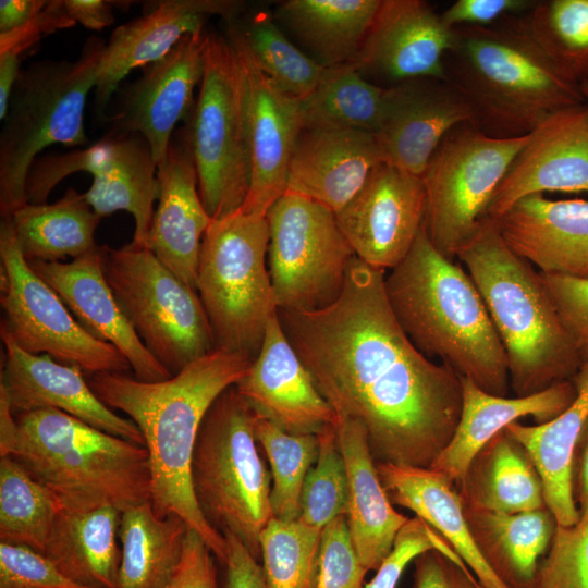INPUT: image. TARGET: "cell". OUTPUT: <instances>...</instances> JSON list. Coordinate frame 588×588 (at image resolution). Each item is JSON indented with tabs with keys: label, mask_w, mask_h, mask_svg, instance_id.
<instances>
[{
	"label": "cell",
	"mask_w": 588,
	"mask_h": 588,
	"mask_svg": "<svg viewBox=\"0 0 588 588\" xmlns=\"http://www.w3.org/2000/svg\"><path fill=\"white\" fill-rule=\"evenodd\" d=\"M367 569L353 546L346 516H339L322 529L316 588H364Z\"/></svg>",
	"instance_id": "48"
},
{
	"label": "cell",
	"mask_w": 588,
	"mask_h": 588,
	"mask_svg": "<svg viewBox=\"0 0 588 588\" xmlns=\"http://www.w3.org/2000/svg\"><path fill=\"white\" fill-rule=\"evenodd\" d=\"M106 42L89 37L78 58L41 60L22 69L0 133V213L27 204L28 170L45 148L86 146L84 111Z\"/></svg>",
	"instance_id": "7"
},
{
	"label": "cell",
	"mask_w": 588,
	"mask_h": 588,
	"mask_svg": "<svg viewBox=\"0 0 588 588\" xmlns=\"http://www.w3.org/2000/svg\"><path fill=\"white\" fill-rule=\"evenodd\" d=\"M27 261L54 262L79 258L97 247L95 232L101 220L84 194L70 187L52 204H25L9 218Z\"/></svg>",
	"instance_id": "38"
},
{
	"label": "cell",
	"mask_w": 588,
	"mask_h": 588,
	"mask_svg": "<svg viewBox=\"0 0 588 588\" xmlns=\"http://www.w3.org/2000/svg\"><path fill=\"white\" fill-rule=\"evenodd\" d=\"M253 360L245 354L213 350L171 378L154 382L126 373H85L98 399L126 414L140 430L149 456L155 512L180 516L221 564L226 558V540L198 507L192 487V457L209 407L245 377Z\"/></svg>",
	"instance_id": "2"
},
{
	"label": "cell",
	"mask_w": 588,
	"mask_h": 588,
	"mask_svg": "<svg viewBox=\"0 0 588 588\" xmlns=\"http://www.w3.org/2000/svg\"><path fill=\"white\" fill-rule=\"evenodd\" d=\"M255 437L270 464L273 517L297 520L304 482L318 454L317 434L290 433L256 413Z\"/></svg>",
	"instance_id": "41"
},
{
	"label": "cell",
	"mask_w": 588,
	"mask_h": 588,
	"mask_svg": "<svg viewBox=\"0 0 588 588\" xmlns=\"http://www.w3.org/2000/svg\"><path fill=\"white\" fill-rule=\"evenodd\" d=\"M47 0H1L0 34L14 29L37 15Z\"/></svg>",
	"instance_id": "59"
},
{
	"label": "cell",
	"mask_w": 588,
	"mask_h": 588,
	"mask_svg": "<svg viewBox=\"0 0 588 588\" xmlns=\"http://www.w3.org/2000/svg\"><path fill=\"white\" fill-rule=\"evenodd\" d=\"M505 243L538 271L588 279V200L530 195L495 220Z\"/></svg>",
	"instance_id": "26"
},
{
	"label": "cell",
	"mask_w": 588,
	"mask_h": 588,
	"mask_svg": "<svg viewBox=\"0 0 588 588\" xmlns=\"http://www.w3.org/2000/svg\"><path fill=\"white\" fill-rule=\"evenodd\" d=\"M198 189L211 219L237 211L249 188L244 87L228 36L207 33L205 68L188 121Z\"/></svg>",
	"instance_id": "11"
},
{
	"label": "cell",
	"mask_w": 588,
	"mask_h": 588,
	"mask_svg": "<svg viewBox=\"0 0 588 588\" xmlns=\"http://www.w3.org/2000/svg\"><path fill=\"white\" fill-rule=\"evenodd\" d=\"M463 406L455 432L431 469L455 487L462 482L474 456L500 431L525 417L537 425L558 417L573 402L576 390L571 380L527 396H498L461 377Z\"/></svg>",
	"instance_id": "28"
},
{
	"label": "cell",
	"mask_w": 588,
	"mask_h": 588,
	"mask_svg": "<svg viewBox=\"0 0 588 588\" xmlns=\"http://www.w3.org/2000/svg\"><path fill=\"white\" fill-rule=\"evenodd\" d=\"M413 562V588H479L478 580L453 550L431 549Z\"/></svg>",
	"instance_id": "53"
},
{
	"label": "cell",
	"mask_w": 588,
	"mask_h": 588,
	"mask_svg": "<svg viewBox=\"0 0 588 588\" xmlns=\"http://www.w3.org/2000/svg\"><path fill=\"white\" fill-rule=\"evenodd\" d=\"M586 107L588 108V81L579 84Z\"/></svg>",
	"instance_id": "60"
},
{
	"label": "cell",
	"mask_w": 588,
	"mask_h": 588,
	"mask_svg": "<svg viewBox=\"0 0 588 588\" xmlns=\"http://www.w3.org/2000/svg\"><path fill=\"white\" fill-rule=\"evenodd\" d=\"M536 588H588V517L558 525L539 563Z\"/></svg>",
	"instance_id": "46"
},
{
	"label": "cell",
	"mask_w": 588,
	"mask_h": 588,
	"mask_svg": "<svg viewBox=\"0 0 588 588\" xmlns=\"http://www.w3.org/2000/svg\"><path fill=\"white\" fill-rule=\"evenodd\" d=\"M384 278L385 270L354 256L332 304L278 315L336 418L365 428L376 463L430 468L460 421L462 380L412 343L390 307Z\"/></svg>",
	"instance_id": "1"
},
{
	"label": "cell",
	"mask_w": 588,
	"mask_h": 588,
	"mask_svg": "<svg viewBox=\"0 0 588 588\" xmlns=\"http://www.w3.org/2000/svg\"><path fill=\"white\" fill-rule=\"evenodd\" d=\"M573 402L554 419L540 425L515 421L505 429L527 450L543 483L546 506L559 526L579 520L571 490V458L577 437L588 418V360L571 379Z\"/></svg>",
	"instance_id": "33"
},
{
	"label": "cell",
	"mask_w": 588,
	"mask_h": 588,
	"mask_svg": "<svg viewBox=\"0 0 588 588\" xmlns=\"http://www.w3.org/2000/svg\"><path fill=\"white\" fill-rule=\"evenodd\" d=\"M431 549L453 550L426 522L417 516L409 518L399 531L392 551L364 588H396L406 566L419 554Z\"/></svg>",
	"instance_id": "50"
},
{
	"label": "cell",
	"mask_w": 588,
	"mask_h": 588,
	"mask_svg": "<svg viewBox=\"0 0 588 588\" xmlns=\"http://www.w3.org/2000/svg\"><path fill=\"white\" fill-rule=\"evenodd\" d=\"M226 540V558L222 588H269L262 566L245 544L230 532Z\"/></svg>",
	"instance_id": "56"
},
{
	"label": "cell",
	"mask_w": 588,
	"mask_h": 588,
	"mask_svg": "<svg viewBox=\"0 0 588 588\" xmlns=\"http://www.w3.org/2000/svg\"><path fill=\"white\" fill-rule=\"evenodd\" d=\"M335 428L348 479L351 539L362 565L377 571L409 518L393 507L380 481L365 428L347 418H336Z\"/></svg>",
	"instance_id": "29"
},
{
	"label": "cell",
	"mask_w": 588,
	"mask_h": 588,
	"mask_svg": "<svg viewBox=\"0 0 588 588\" xmlns=\"http://www.w3.org/2000/svg\"><path fill=\"white\" fill-rule=\"evenodd\" d=\"M384 289L418 351L481 390L507 395L506 354L483 299L465 268L432 245L425 223L408 254L385 275Z\"/></svg>",
	"instance_id": "3"
},
{
	"label": "cell",
	"mask_w": 588,
	"mask_h": 588,
	"mask_svg": "<svg viewBox=\"0 0 588 588\" xmlns=\"http://www.w3.org/2000/svg\"><path fill=\"white\" fill-rule=\"evenodd\" d=\"M541 277L576 343L583 363L588 360V279L547 273H541Z\"/></svg>",
	"instance_id": "51"
},
{
	"label": "cell",
	"mask_w": 588,
	"mask_h": 588,
	"mask_svg": "<svg viewBox=\"0 0 588 588\" xmlns=\"http://www.w3.org/2000/svg\"><path fill=\"white\" fill-rule=\"evenodd\" d=\"M527 137L495 138L463 123L442 138L420 177L426 193L425 229L443 256L455 260L474 234Z\"/></svg>",
	"instance_id": "12"
},
{
	"label": "cell",
	"mask_w": 588,
	"mask_h": 588,
	"mask_svg": "<svg viewBox=\"0 0 588 588\" xmlns=\"http://www.w3.org/2000/svg\"><path fill=\"white\" fill-rule=\"evenodd\" d=\"M244 3L235 0H166L148 12L118 26L102 52L95 86L99 112L120 82L134 69L162 59L186 35L205 30L212 15L228 23L236 21Z\"/></svg>",
	"instance_id": "23"
},
{
	"label": "cell",
	"mask_w": 588,
	"mask_h": 588,
	"mask_svg": "<svg viewBox=\"0 0 588 588\" xmlns=\"http://www.w3.org/2000/svg\"><path fill=\"white\" fill-rule=\"evenodd\" d=\"M229 24L226 36L243 76L249 156V188L240 210L266 216L286 192L289 163L302 131L299 100L272 83L256 63L240 27Z\"/></svg>",
	"instance_id": "15"
},
{
	"label": "cell",
	"mask_w": 588,
	"mask_h": 588,
	"mask_svg": "<svg viewBox=\"0 0 588 588\" xmlns=\"http://www.w3.org/2000/svg\"><path fill=\"white\" fill-rule=\"evenodd\" d=\"M454 29L424 0H381L354 64L359 72L387 83L445 78L444 59Z\"/></svg>",
	"instance_id": "19"
},
{
	"label": "cell",
	"mask_w": 588,
	"mask_h": 588,
	"mask_svg": "<svg viewBox=\"0 0 588 588\" xmlns=\"http://www.w3.org/2000/svg\"><path fill=\"white\" fill-rule=\"evenodd\" d=\"M392 503L406 507L440 534L483 588H507L480 554L468 528L456 487L431 468L376 463Z\"/></svg>",
	"instance_id": "30"
},
{
	"label": "cell",
	"mask_w": 588,
	"mask_h": 588,
	"mask_svg": "<svg viewBox=\"0 0 588 588\" xmlns=\"http://www.w3.org/2000/svg\"><path fill=\"white\" fill-rule=\"evenodd\" d=\"M529 29L571 81H588V0H537L526 14Z\"/></svg>",
	"instance_id": "42"
},
{
	"label": "cell",
	"mask_w": 588,
	"mask_h": 588,
	"mask_svg": "<svg viewBox=\"0 0 588 588\" xmlns=\"http://www.w3.org/2000/svg\"><path fill=\"white\" fill-rule=\"evenodd\" d=\"M571 490L579 519L588 517V418L577 437L572 453Z\"/></svg>",
	"instance_id": "57"
},
{
	"label": "cell",
	"mask_w": 588,
	"mask_h": 588,
	"mask_svg": "<svg viewBox=\"0 0 588 588\" xmlns=\"http://www.w3.org/2000/svg\"><path fill=\"white\" fill-rule=\"evenodd\" d=\"M103 273L139 340L172 376L216 350L197 291L150 249L105 245Z\"/></svg>",
	"instance_id": "10"
},
{
	"label": "cell",
	"mask_w": 588,
	"mask_h": 588,
	"mask_svg": "<svg viewBox=\"0 0 588 588\" xmlns=\"http://www.w3.org/2000/svg\"><path fill=\"white\" fill-rule=\"evenodd\" d=\"M112 148L106 162L93 174L84 196L102 217L124 210L134 218L131 244L148 248L149 231L158 200L157 166L147 140L139 134L110 132Z\"/></svg>",
	"instance_id": "35"
},
{
	"label": "cell",
	"mask_w": 588,
	"mask_h": 588,
	"mask_svg": "<svg viewBox=\"0 0 588 588\" xmlns=\"http://www.w3.org/2000/svg\"><path fill=\"white\" fill-rule=\"evenodd\" d=\"M546 192L588 193V108L560 110L528 134L487 215L498 220L519 199Z\"/></svg>",
	"instance_id": "18"
},
{
	"label": "cell",
	"mask_w": 588,
	"mask_h": 588,
	"mask_svg": "<svg viewBox=\"0 0 588 588\" xmlns=\"http://www.w3.org/2000/svg\"><path fill=\"white\" fill-rule=\"evenodd\" d=\"M385 87L365 78L354 63L328 66L318 86L299 100L302 130L377 131Z\"/></svg>",
	"instance_id": "39"
},
{
	"label": "cell",
	"mask_w": 588,
	"mask_h": 588,
	"mask_svg": "<svg viewBox=\"0 0 588 588\" xmlns=\"http://www.w3.org/2000/svg\"><path fill=\"white\" fill-rule=\"evenodd\" d=\"M381 0H287L277 17L326 66L354 63Z\"/></svg>",
	"instance_id": "37"
},
{
	"label": "cell",
	"mask_w": 588,
	"mask_h": 588,
	"mask_svg": "<svg viewBox=\"0 0 588 588\" xmlns=\"http://www.w3.org/2000/svg\"><path fill=\"white\" fill-rule=\"evenodd\" d=\"M456 258L479 291L504 347L515 396L571 380L583 364L538 271L503 240L495 220L483 217Z\"/></svg>",
	"instance_id": "6"
},
{
	"label": "cell",
	"mask_w": 588,
	"mask_h": 588,
	"mask_svg": "<svg viewBox=\"0 0 588 588\" xmlns=\"http://www.w3.org/2000/svg\"><path fill=\"white\" fill-rule=\"evenodd\" d=\"M76 23L65 9L64 0H49L46 7L25 24L0 34V60L19 63L45 36Z\"/></svg>",
	"instance_id": "52"
},
{
	"label": "cell",
	"mask_w": 588,
	"mask_h": 588,
	"mask_svg": "<svg viewBox=\"0 0 588 588\" xmlns=\"http://www.w3.org/2000/svg\"><path fill=\"white\" fill-rule=\"evenodd\" d=\"M111 148L112 138L108 134L105 138L83 149L36 158L26 176L27 203L46 204L52 189L73 173L88 172L93 175L106 162Z\"/></svg>",
	"instance_id": "47"
},
{
	"label": "cell",
	"mask_w": 588,
	"mask_h": 588,
	"mask_svg": "<svg viewBox=\"0 0 588 588\" xmlns=\"http://www.w3.org/2000/svg\"><path fill=\"white\" fill-rule=\"evenodd\" d=\"M445 79L467 102L474 126L495 138L530 134L551 114L585 103L534 38L526 14L488 27H456Z\"/></svg>",
	"instance_id": "5"
},
{
	"label": "cell",
	"mask_w": 588,
	"mask_h": 588,
	"mask_svg": "<svg viewBox=\"0 0 588 588\" xmlns=\"http://www.w3.org/2000/svg\"><path fill=\"white\" fill-rule=\"evenodd\" d=\"M0 452L46 488L60 509L112 505L123 512L150 501L145 445L58 409L13 415L0 400Z\"/></svg>",
	"instance_id": "4"
},
{
	"label": "cell",
	"mask_w": 588,
	"mask_h": 588,
	"mask_svg": "<svg viewBox=\"0 0 588 588\" xmlns=\"http://www.w3.org/2000/svg\"><path fill=\"white\" fill-rule=\"evenodd\" d=\"M322 529L272 517L260 539L262 571L269 588H316Z\"/></svg>",
	"instance_id": "44"
},
{
	"label": "cell",
	"mask_w": 588,
	"mask_h": 588,
	"mask_svg": "<svg viewBox=\"0 0 588 588\" xmlns=\"http://www.w3.org/2000/svg\"><path fill=\"white\" fill-rule=\"evenodd\" d=\"M474 125L467 102L445 78L424 77L385 87L375 136L385 163L421 176L445 134Z\"/></svg>",
	"instance_id": "20"
},
{
	"label": "cell",
	"mask_w": 588,
	"mask_h": 588,
	"mask_svg": "<svg viewBox=\"0 0 588 588\" xmlns=\"http://www.w3.org/2000/svg\"><path fill=\"white\" fill-rule=\"evenodd\" d=\"M112 3L108 0H64L65 9L75 23L96 32L113 24Z\"/></svg>",
	"instance_id": "58"
},
{
	"label": "cell",
	"mask_w": 588,
	"mask_h": 588,
	"mask_svg": "<svg viewBox=\"0 0 588 588\" xmlns=\"http://www.w3.org/2000/svg\"><path fill=\"white\" fill-rule=\"evenodd\" d=\"M266 216L237 210L212 219L199 252L196 291L216 350L255 359L278 311L267 264Z\"/></svg>",
	"instance_id": "9"
},
{
	"label": "cell",
	"mask_w": 588,
	"mask_h": 588,
	"mask_svg": "<svg viewBox=\"0 0 588 588\" xmlns=\"http://www.w3.org/2000/svg\"><path fill=\"white\" fill-rule=\"evenodd\" d=\"M103 252L105 245H97L70 262L32 260L28 264L88 333L121 352L135 378L150 382L171 378L145 347L118 305L105 278Z\"/></svg>",
	"instance_id": "24"
},
{
	"label": "cell",
	"mask_w": 588,
	"mask_h": 588,
	"mask_svg": "<svg viewBox=\"0 0 588 588\" xmlns=\"http://www.w3.org/2000/svg\"><path fill=\"white\" fill-rule=\"evenodd\" d=\"M207 32L184 36L162 59L145 66L143 75L122 93L120 110L109 117L112 132L139 134L159 168L180 121L193 115L195 87L205 68Z\"/></svg>",
	"instance_id": "17"
},
{
	"label": "cell",
	"mask_w": 588,
	"mask_h": 588,
	"mask_svg": "<svg viewBox=\"0 0 588 588\" xmlns=\"http://www.w3.org/2000/svg\"><path fill=\"white\" fill-rule=\"evenodd\" d=\"M537 0H456L442 13L444 24L456 27H488L516 15L527 14Z\"/></svg>",
	"instance_id": "54"
},
{
	"label": "cell",
	"mask_w": 588,
	"mask_h": 588,
	"mask_svg": "<svg viewBox=\"0 0 588 588\" xmlns=\"http://www.w3.org/2000/svg\"><path fill=\"white\" fill-rule=\"evenodd\" d=\"M426 216L420 176L382 162L358 193L338 212L336 223L355 256L391 270L411 250Z\"/></svg>",
	"instance_id": "16"
},
{
	"label": "cell",
	"mask_w": 588,
	"mask_h": 588,
	"mask_svg": "<svg viewBox=\"0 0 588 588\" xmlns=\"http://www.w3.org/2000/svg\"><path fill=\"white\" fill-rule=\"evenodd\" d=\"M267 264L278 310H317L341 294L355 256L335 213L285 192L267 211Z\"/></svg>",
	"instance_id": "13"
},
{
	"label": "cell",
	"mask_w": 588,
	"mask_h": 588,
	"mask_svg": "<svg viewBox=\"0 0 588 588\" xmlns=\"http://www.w3.org/2000/svg\"><path fill=\"white\" fill-rule=\"evenodd\" d=\"M473 539L483 560L507 588H536L541 559L547 553L558 522L542 509L497 513L464 505Z\"/></svg>",
	"instance_id": "31"
},
{
	"label": "cell",
	"mask_w": 588,
	"mask_h": 588,
	"mask_svg": "<svg viewBox=\"0 0 588 588\" xmlns=\"http://www.w3.org/2000/svg\"><path fill=\"white\" fill-rule=\"evenodd\" d=\"M274 19L260 11L245 28L238 27L260 70L282 93L302 100L318 86L328 66L294 46Z\"/></svg>",
	"instance_id": "43"
},
{
	"label": "cell",
	"mask_w": 588,
	"mask_h": 588,
	"mask_svg": "<svg viewBox=\"0 0 588 588\" xmlns=\"http://www.w3.org/2000/svg\"><path fill=\"white\" fill-rule=\"evenodd\" d=\"M479 588H483V587L479 584Z\"/></svg>",
	"instance_id": "61"
},
{
	"label": "cell",
	"mask_w": 588,
	"mask_h": 588,
	"mask_svg": "<svg viewBox=\"0 0 588 588\" xmlns=\"http://www.w3.org/2000/svg\"><path fill=\"white\" fill-rule=\"evenodd\" d=\"M2 320L0 334L34 355L78 366L84 373H126L127 359L110 343L94 338L59 295L30 268L11 221L0 225Z\"/></svg>",
	"instance_id": "14"
},
{
	"label": "cell",
	"mask_w": 588,
	"mask_h": 588,
	"mask_svg": "<svg viewBox=\"0 0 588 588\" xmlns=\"http://www.w3.org/2000/svg\"><path fill=\"white\" fill-rule=\"evenodd\" d=\"M213 556L203 538L188 528L181 563L168 588H218Z\"/></svg>",
	"instance_id": "55"
},
{
	"label": "cell",
	"mask_w": 588,
	"mask_h": 588,
	"mask_svg": "<svg viewBox=\"0 0 588 588\" xmlns=\"http://www.w3.org/2000/svg\"><path fill=\"white\" fill-rule=\"evenodd\" d=\"M318 437L317 458L307 474L297 520L323 529L339 516H346L348 479L335 425L326 426Z\"/></svg>",
	"instance_id": "45"
},
{
	"label": "cell",
	"mask_w": 588,
	"mask_h": 588,
	"mask_svg": "<svg viewBox=\"0 0 588 588\" xmlns=\"http://www.w3.org/2000/svg\"><path fill=\"white\" fill-rule=\"evenodd\" d=\"M0 335L4 347L0 394L8 400L13 415L53 408L107 433L145 445L138 427L98 399L78 366L27 353L8 335Z\"/></svg>",
	"instance_id": "21"
},
{
	"label": "cell",
	"mask_w": 588,
	"mask_h": 588,
	"mask_svg": "<svg viewBox=\"0 0 588 588\" xmlns=\"http://www.w3.org/2000/svg\"><path fill=\"white\" fill-rule=\"evenodd\" d=\"M60 506L15 460L0 461V542L44 554Z\"/></svg>",
	"instance_id": "40"
},
{
	"label": "cell",
	"mask_w": 588,
	"mask_h": 588,
	"mask_svg": "<svg viewBox=\"0 0 588 588\" xmlns=\"http://www.w3.org/2000/svg\"><path fill=\"white\" fill-rule=\"evenodd\" d=\"M188 526L158 515L150 501L121 512L119 588H168L181 563Z\"/></svg>",
	"instance_id": "36"
},
{
	"label": "cell",
	"mask_w": 588,
	"mask_h": 588,
	"mask_svg": "<svg viewBox=\"0 0 588 588\" xmlns=\"http://www.w3.org/2000/svg\"><path fill=\"white\" fill-rule=\"evenodd\" d=\"M157 179L158 205L148 249L196 290L200 245L212 219L199 195L188 121L173 133L166 161L157 168Z\"/></svg>",
	"instance_id": "25"
},
{
	"label": "cell",
	"mask_w": 588,
	"mask_h": 588,
	"mask_svg": "<svg viewBox=\"0 0 588 588\" xmlns=\"http://www.w3.org/2000/svg\"><path fill=\"white\" fill-rule=\"evenodd\" d=\"M121 511L112 505L60 509L44 554L86 588H119Z\"/></svg>",
	"instance_id": "32"
},
{
	"label": "cell",
	"mask_w": 588,
	"mask_h": 588,
	"mask_svg": "<svg viewBox=\"0 0 588 588\" xmlns=\"http://www.w3.org/2000/svg\"><path fill=\"white\" fill-rule=\"evenodd\" d=\"M256 412L235 385L223 391L200 425L191 466L193 492L211 527L260 556L259 539L273 517L271 474L255 437Z\"/></svg>",
	"instance_id": "8"
},
{
	"label": "cell",
	"mask_w": 588,
	"mask_h": 588,
	"mask_svg": "<svg viewBox=\"0 0 588 588\" xmlns=\"http://www.w3.org/2000/svg\"><path fill=\"white\" fill-rule=\"evenodd\" d=\"M235 388L258 415L290 433L317 434L336 422L335 412L286 338L278 311Z\"/></svg>",
	"instance_id": "22"
},
{
	"label": "cell",
	"mask_w": 588,
	"mask_h": 588,
	"mask_svg": "<svg viewBox=\"0 0 588 588\" xmlns=\"http://www.w3.org/2000/svg\"><path fill=\"white\" fill-rule=\"evenodd\" d=\"M456 489L471 509L511 514L546 507L541 477L527 450L506 429L474 456Z\"/></svg>",
	"instance_id": "34"
},
{
	"label": "cell",
	"mask_w": 588,
	"mask_h": 588,
	"mask_svg": "<svg viewBox=\"0 0 588 588\" xmlns=\"http://www.w3.org/2000/svg\"><path fill=\"white\" fill-rule=\"evenodd\" d=\"M0 588H86L68 578L45 554L0 542Z\"/></svg>",
	"instance_id": "49"
},
{
	"label": "cell",
	"mask_w": 588,
	"mask_h": 588,
	"mask_svg": "<svg viewBox=\"0 0 588 588\" xmlns=\"http://www.w3.org/2000/svg\"><path fill=\"white\" fill-rule=\"evenodd\" d=\"M382 162L373 133L302 130L289 163L286 192L313 199L335 213Z\"/></svg>",
	"instance_id": "27"
}]
</instances>
